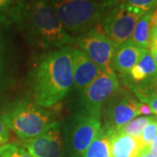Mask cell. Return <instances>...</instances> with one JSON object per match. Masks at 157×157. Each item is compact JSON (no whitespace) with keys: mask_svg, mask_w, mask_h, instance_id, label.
Here are the masks:
<instances>
[{"mask_svg":"<svg viewBox=\"0 0 157 157\" xmlns=\"http://www.w3.org/2000/svg\"><path fill=\"white\" fill-rule=\"evenodd\" d=\"M73 86V46L48 51L42 54L33 73L34 103L44 108L56 106Z\"/></svg>","mask_w":157,"mask_h":157,"instance_id":"obj_1","label":"cell"},{"mask_svg":"<svg viewBox=\"0 0 157 157\" xmlns=\"http://www.w3.org/2000/svg\"><path fill=\"white\" fill-rule=\"evenodd\" d=\"M25 22L30 40L40 48H61L75 44L63 26L51 0H33L26 7Z\"/></svg>","mask_w":157,"mask_h":157,"instance_id":"obj_2","label":"cell"},{"mask_svg":"<svg viewBox=\"0 0 157 157\" xmlns=\"http://www.w3.org/2000/svg\"><path fill=\"white\" fill-rule=\"evenodd\" d=\"M118 0H51L68 33L81 35L96 28L107 8Z\"/></svg>","mask_w":157,"mask_h":157,"instance_id":"obj_3","label":"cell"},{"mask_svg":"<svg viewBox=\"0 0 157 157\" xmlns=\"http://www.w3.org/2000/svg\"><path fill=\"white\" fill-rule=\"evenodd\" d=\"M0 116L7 128L25 141L38 136L55 122L49 110L29 101L16 103Z\"/></svg>","mask_w":157,"mask_h":157,"instance_id":"obj_4","label":"cell"},{"mask_svg":"<svg viewBox=\"0 0 157 157\" xmlns=\"http://www.w3.org/2000/svg\"><path fill=\"white\" fill-rule=\"evenodd\" d=\"M145 12L118 0L107 8L98 26L117 48L130 40L136 23Z\"/></svg>","mask_w":157,"mask_h":157,"instance_id":"obj_5","label":"cell"},{"mask_svg":"<svg viewBox=\"0 0 157 157\" xmlns=\"http://www.w3.org/2000/svg\"><path fill=\"white\" fill-rule=\"evenodd\" d=\"M101 118L83 110L73 113L66 124L64 145L70 157H83L85 151L101 128Z\"/></svg>","mask_w":157,"mask_h":157,"instance_id":"obj_6","label":"cell"},{"mask_svg":"<svg viewBox=\"0 0 157 157\" xmlns=\"http://www.w3.org/2000/svg\"><path fill=\"white\" fill-rule=\"evenodd\" d=\"M75 44L100 68L102 73L116 74L113 67L115 46L100 29L94 28L75 38Z\"/></svg>","mask_w":157,"mask_h":157,"instance_id":"obj_7","label":"cell"},{"mask_svg":"<svg viewBox=\"0 0 157 157\" xmlns=\"http://www.w3.org/2000/svg\"><path fill=\"white\" fill-rule=\"evenodd\" d=\"M119 89L120 84L116 74L101 73L80 93L81 110L101 118L104 107Z\"/></svg>","mask_w":157,"mask_h":157,"instance_id":"obj_8","label":"cell"},{"mask_svg":"<svg viewBox=\"0 0 157 157\" xmlns=\"http://www.w3.org/2000/svg\"><path fill=\"white\" fill-rule=\"evenodd\" d=\"M140 101L134 96L120 89L104 107V124L102 128L112 135L124 125L140 114Z\"/></svg>","mask_w":157,"mask_h":157,"instance_id":"obj_9","label":"cell"},{"mask_svg":"<svg viewBox=\"0 0 157 157\" xmlns=\"http://www.w3.org/2000/svg\"><path fill=\"white\" fill-rule=\"evenodd\" d=\"M33 157H64L65 145L60 123L55 121L38 136L25 143Z\"/></svg>","mask_w":157,"mask_h":157,"instance_id":"obj_10","label":"cell"},{"mask_svg":"<svg viewBox=\"0 0 157 157\" xmlns=\"http://www.w3.org/2000/svg\"><path fill=\"white\" fill-rule=\"evenodd\" d=\"M73 86L82 92L102 73L84 52L73 46Z\"/></svg>","mask_w":157,"mask_h":157,"instance_id":"obj_11","label":"cell"},{"mask_svg":"<svg viewBox=\"0 0 157 157\" xmlns=\"http://www.w3.org/2000/svg\"><path fill=\"white\" fill-rule=\"evenodd\" d=\"M146 50L149 49H144L131 40L117 47L113 59V67L115 73H119L121 77H127Z\"/></svg>","mask_w":157,"mask_h":157,"instance_id":"obj_12","label":"cell"},{"mask_svg":"<svg viewBox=\"0 0 157 157\" xmlns=\"http://www.w3.org/2000/svg\"><path fill=\"white\" fill-rule=\"evenodd\" d=\"M140 148L138 138L115 132L110 136V149L112 157H137Z\"/></svg>","mask_w":157,"mask_h":157,"instance_id":"obj_13","label":"cell"},{"mask_svg":"<svg viewBox=\"0 0 157 157\" xmlns=\"http://www.w3.org/2000/svg\"><path fill=\"white\" fill-rule=\"evenodd\" d=\"M157 72V65L152 57L150 51L146 50L139 61L131 69L128 75L131 81L135 83H140L147 78L154 76Z\"/></svg>","mask_w":157,"mask_h":157,"instance_id":"obj_14","label":"cell"},{"mask_svg":"<svg viewBox=\"0 0 157 157\" xmlns=\"http://www.w3.org/2000/svg\"><path fill=\"white\" fill-rule=\"evenodd\" d=\"M155 11H147L138 19L130 40L144 49H149L152 19Z\"/></svg>","mask_w":157,"mask_h":157,"instance_id":"obj_15","label":"cell"},{"mask_svg":"<svg viewBox=\"0 0 157 157\" xmlns=\"http://www.w3.org/2000/svg\"><path fill=\"white\" fill-rule=\"evenodd\" d=\"M110 134L101 128L85 151L83 157H112L110 149Z\"/></svg>","mask_w":157,"mask_h":157,"instance_id":"obj_16","label":"cell"},{"mask_svg":"<svg viewBox=\"0 0 157 157\" xmlns=\"http://www.w3.org/2000/svg\"><path fill=\"white\" fill-rule=\"evenodd\" d=\"M155 118V116H141V117L135 118L126 125H124L119 130V132H121L125 135H130L135 138H138L141 134L143 128Z\"/></svg>","mask_w":157,"mask_h":157,"instance_id":"obj_17","label":"cell"},{"mask_svg":"<svg viewBox=\"0 0 157 157\" xmlns=\"http://www.w3.org/2000/svg\"><path fill=\"white\" fill-rule=\"evenodd\" d=\"M157 136V117L147 125L138 137L140 147H148L152 140Z\"/></svg>","mask_w":157,"mask_h":157,"instance_id":"obj_18","label":"cell"},{"mask_svg":"<svg viewBox=\"0 0 157 157\" xmlns=\"http://www.w3.org/2000/svg\"><path fill=\"white\" fill-rule=\"evenodd\" d=\"M0 157H33L27 150L15 144L7 143L0 147Z\"/></svg>","mask_w":157,"mask_h":157,"instance_id":"obj_19","label":"cell"},{"mask_svg":"<svg viewBox=\"0 0 157 157\" xmlns=\"http://www.w3.org/2000/svg\"><path fill=\"white\" fill-rule=\"evenodd\" d=\"M121 2L140 9L143 11H155L157 8V0H120Z\"/></svg>","mask_w":157,"mask_h":157,"instance_id":"obj_20","label":"cell"},{"mask_svg":"<svg viewBox=\"0 0 157 157\" xmlns=\"http://www.w3.org/2000/svg\"><path fill=\"white\" fill-rule=\"evenodd\" d=\"M149 49L157 50V8L152 19L149 38Z\"/></svg>","mask_w":157,"mask_h":157,"instance_id":"obj_21","label":"cell"},{"mask_svg":"<svg viewBox=\"0 0 157 157\" xmlns=\"http://www.w3.org/2000/svg\"><path fill=\"white\" fill-rule=\"evenodd\" d=\"M139 101L147 105L151 109L152 113H155L157 116V95L155 96H141L137 97Z\"/></svg>","mask_w":157,"mask_h":157,"instance_id":"obj_22","label":"cell"},{"mask_svg":"<svg viewBox=\"0 0 157 157\" xmlns=\"http://www.w3.org/2000/svg\"><path fill=\"white\" fill-rule=\"evenodd\" d=\"M9 138H10L9 129L7 128V127L3 122L0 116V147L7 144Z\"/></svg>","mask_w":157,"mask_h":157,"instance_id":"obj_23","label":"cell"},{"mask_svg":"<svg viewBox=\"0 0 157 157\" xmlns=\"http://www.w3.org/2000/svg\"><path fill=\"white\" fill-rule=\"evenodd\" d=\"M148 151L153 157H157V136L152 140L148 147Z\"/></svg>","mask_w":157,"mask_h":157,"instance_id":"obj_24","label":"cell"},{"mask_svg":"<svg viewBox=\"0 0 157 157\" xmlns=\"http://www.w3.org/2000/svg\"><path fill=\"white\" fill-rule=\"evenodd\" d=\"M145 114L147 116H149L150 114L152 113L151 109L149 108V107L146 105V104H144V103H140V114Z\"/></svg>","mask_w":157,"mask_h":157,"instance_id":"obj_25","label":"cell"},{"mask_svg":"<svg viewBox=\"0 0 157 157\" xmlns=\"http://www.w3.org/2000/svg\"><path fill=\"white\" fill-rule=\"evenodd\" d=\"M152 81H153V85H154V89H155V95H157V72L152 77Z\"/></svg>","mask_w":157,"mask_h":157,"instance_id":"obj_26","label":"cell"},{"mask_svg":"<svg viewBox=\"0 0 157 157\" xmlns=\"http://www.w3.org/2000/svg\"><path fill=\"white\" fill-rule=\"evenodd\" d=\"M10 0H0V11L5 9L6 6H8Z\"/></svg>","mask_w":157,"mask_h":157,"instance_id":"obj_27","label":"cell"},{"mask_svg":"<svg viewBox=\"0 0 157 157\" xmlns=\"http://www.w3.org/2000/svg\"><path fill=\"white\" fill-rule=\"evenodd\" d=\"M149 51H150V53H151L154 60H155V62L156 63L157 65V50H155V49H149Z\"/></svg>","mask_w":157,"mask_h":157,"instance_id":"obj_28","label":"cell"},{"mask_svg":"<svg viewBox=\"0 0 157 157\" xmlns=\"http://www.w3.org/2000/svg\"><path fill=\"white\" fill-rule=\"evenodd\" d=\"M0 75H1V43H0Z\"/></svg>","mask_w":157,"mask_h":157,"instance_id":"obj_29","label":"cell"}]
</instances>
